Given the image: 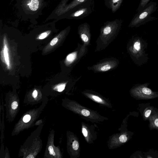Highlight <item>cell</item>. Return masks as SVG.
<instances>
[{
  "label": "cell",
  "mask_w": 158,
  "mask_h": 158,
  "mask_svg": "<svg viewBox=\"0 0 158 158\" xmlns=\"http://www.w3.org/2000/svg\"><path fill=\"white\" fill-rule=\"evenodd\" d=\"M94 1L85 2L69 11L68 18L79 20L87 16L94 10Z\"/></svg>",
  "instance_id": "6da1fadb"
},
{
  "label": "cell",
  "mask_w": 158,
  "mask_h": 158,
  "mask_svg": "<svg viewBox=\"0 0 158 158\" xmlns=\"http://www.w3.org/2000/svg\"><path fill=\"white\" fill-rule=\"evenodd\" d=\"M122 22V20L117 19L104 23L101 29V36L107 37L116 34L120 29Z\"/></svg>",
  "instance_id": "7a4b0ae2"
},
{
  "label": "cell",
  "mask_w": 158,
  "mask_h": 158,
  "mask_svg": "<svg viewBox=\"0 0 158 158\" xmlns=\"http://www.w3.org/2000/svg\"><path fill=\"white\" fill-rule=\"evenodd\" d=\"M154 5L152 4L144 10L132 20L130 25H135L141 22L147 18L152 12L154 8Z\"/></svg>",
  "instance_id": "3957f363"
},
{
  "label": "cell",
  "mask_w": 158,
  "mask_h": 158,
  "mask_svg": "<svg viewBox=\"0 0 158 158\" xmlns=\"http://www.w3.org/2000/svg\"><path fill=\"white\" fill-rule=\"evenodd\" d=\"M78 32L82 40L87 43L89 40L90 33V27L87 23L81 24L78 28Z\"/></svg>",
  "instance_id": "277c9868"
},
{
  "label": "cell",
  "mask_w": 158,
  "mask_h": 158,
  "mask_svg": "<svg viewBox=\"0 0 158 158\" xmlns=\"http://www.w3.org/2000/svg\"><path fill=\"white\" fill-rule=\"evenodd\" d=\"M123 0H104L105 6L115 13L120 7Z\"/></svg>",
  "instance_id": "5b68a950"
},
{
  "label": "cell",
  "mask_w": 158,
  "mask_h": 158,
  "mask_svg": "<svg viewBox=\"0 0 158 158\" xmlns=\"http://www.w3.org/2000/svg\"><path fill=\"white\" fill-rule=\"evenodd\" d=\"M114 65V63L112 61H107L98 64L96 66V69L98 71H106L113 67Z\"/></svg>",
  "instance_id": "8992f818"
},
{
  "label": "cell",
  "mask_w": 158,
  "mask_h": 158,
  "mask_svg": "<svg viewBox=\"0 0 158 158\" xmlns=\"http://www.w3.org/2000/svg\"><path fill=\"white\" fill-rule=\"evenodd\" d=\"M39 2L38 0H31L27 4L30 9L33 11L36 10L39 7Z\"/></svg>",
  "instance_id": "52a82bcc"
},
{
  "label": "cell",
  "mask_w": 158,
  "mask_h": 158,
  "mask_svg": "<svg viewBox=\"0 0 158 158\" xmlns=\"http://www.w3.org/2000/svg\"><path fill=\"white\" fill-rule=\"evenodd\" d=\"M76 56L75 52L72 53L69 55L66 58V59L69 62H72L75 59Z\"/></svg>",
  "instance_id": "ba28073f"
},
{
  "label": "cell",
  "mask_w": 158,
  "mask_h": 158,
  "mask_svg": "<svg viewBox=\"0 0 158 158\" xmlns=\"http://www.w3.org/2000/svg\"><path fill=\"white\" fill-rule=\"evenodd\" d=\"M4 55L5 57L6 62L7 64L9 66V60L8 55V54L7 49L6 45H5V47L4 49Z\"/></svg>",
  "instance_id": "9c48e42d"
},
{
  "label": "cell",
  "mask_w": 158,
  "mask_h": 158,
  "mask_svg": "<svg viewBox=\"0 0 158 158\" xmlns=\"http://www.w3.org/2000/svg\"><path fill=\"white\" fill-rule=\"evenodd\" d=\"M143 93L146 95H150L152 93L151 90L149 88L147 87H144L142 89Z\"/></svg>",
  "instance_id": "30bf717a"
},
{
  "label": "cell",
  "mask_w": 158,
  "mask_h": 158,
  "mask_svg": "<svg viewBox=\"0 0 158 158\" xmlns=\"http://www.w3.org/2000/svg\"><path fill=\"white\" fill-rule=\"evenodd\" d=\"M73 148L74 150H77L79 148V144L78 142L76 140L74 141L72 144Z\"/></svg>",
  "instance_id": "8fae6325"
},
{
  "label": "cell",
  "mask_w": 158,
  "mask_h": 158,
  "mask_svg": "<svg viewBox=\"0 0 158 158\" xmlns=\"http://www.w3.org/2000/svg\"><path fill=\"white\" fill-rule=\"evenodd\" d=\"M119 139L122 143H125L127 141V138L125 135H122L120 136Z\"/></svg>",
  "instance_id": "7c38bea8"
},
{
  "label": "cell",
  "mask_w": 158,
  "mask_h": 158,
  "mask_svg": "<svg viewBox=\"0 0 158 158\" xmlns=\"http://www.w3.org/2000/svg\"><path fill=\"white\" fill-rule=\"evenodd\" d=\"M134 47V48L137 50H140L141 48L140 43L139 42H136L135 43Z\"/></svg>",
  "instance_id": "4fadbf2b"
},
{
  "label": "cell",
  "mask_w": 158,
  "mask_h": 158,
  "mask_svg": "<svg viewBox=\"0 0 158 158\" xmlns=\"http://www.w3.org/2000/svg\"><path fill=\"white\" fill-rule=\"evenodd\" d=\"M81 113L84 116H88L90 115V113L89 110L86 109H83L81 111Z\"/></svg>",
  "instance_id": "5bb4252c"
},
{
  "label": "cell",
  "mask_w": 158,
  "mask_h": 158,
  "mask_svg": "<svg viewBox=\"0 0 158 158\" xmlns=\"http://www.w3.org/2000/svg\"><path fill=\"white\" fill-rule=\"evenodd\" d=\"M30 116L29 114H27L23 117V121L25 123H27L30 121Z\"/></svg>",
  "instance_id": "9a60e30c"
},
{
  "label": "cell",
  "mask_w": 158,
  "mask_h": 158,
  "mask_svg": "<svg viewBox=\"0 0 158 158\" xmlns=\"http://www.w3.org/2000/svg\"><path fill=\"white\" fill-rule=\"evenodd\" d=\"M65 86V84H62L58 86L57 87L58 91L59 92L62 91L64 89Z\"/></svg>",
  "instance_id": "2e32d148"
},
{
  "label": "cell",
  "mask_w": 158,
  "mask_h": 158,
  "mask_svg": "<svg viewBox=\"0 0 158 158\" xmlns=\"http://www.w3.org/2000/svg\"><path fill=\"white\" fill-rule=\"evenodd\" d=\"M18 106V103L16 101L13 102L11 105L12 108L13 110L16 109Z\"/></svg>",
  "instance_id": "e0dca14e"
},
{
  "label": "cell",
  "mask_w": 158,
  "mask_h": 158,
  "mask_svg": "<svg viewBox=\"0 0 158 158\" xmlns=\"http://www.w3.org/2000/svg\"><path fill=\"white\" fill-rule=\"evenodd\" d=\"M150 0H141L140 5L142 7H144L148 3Z\"/></svg>",
  "instance_id": "ac0fdd59"
},
{
  "label": "cell",
  "mask_w": 158,
  "mask_h": 158,
  "mask_svg": "<svg viewBox=\"0 0 158 158\" xmlns=\"http://www.w3.org/2000/svg\"><path fill=\"white\" fill-rule=\"evenodd\" d=\"M48 150L49 152V154L51 155H52L54 156L55 155V153L53 148L52 146H50L48 147Z\"/></svg>",
  "instance_id": "d6986e66"
},
{
  "label": "cell",
  "mask_w": 158,
  "mask_h": 158,
  "mask_svg": "<svg viewBox=\"0 0 158 158\" xmlns=\"http://www.w3.org/2000/svg\"><path fill=\"white\" fill-rule=\"evenodd\" d=\"M58 39L57 38H55L53 39L51 41L50 44L51 46H53L55 45L58 42Z\"/></svg>",
  "instance_id": "ffe728a7"
},
{
  "label": "cell",
  "mask_w": 158,
  "mask_h": 158,
  "mask_svg": "<svg viewBox=\"0 0 158 158\" xmlns=\"http://www.w3.org/2000/svg\"><path fill=\"white\" fill-rule=\"evenodd\" d=\"M47 35V33L46 32H44L42 33L40 35L39 38L40 39H44L45 37H46V36Z\"/></svg>",
  "instance_id": "44dd1931"
},
{
  "label": "cell",
  "mask_w": 158,
  "mask_h": 158,
  "mask_svg": "<svg viewBox=\"0 0 158 158\" xmlns=\"http://www.w3.org/2000/svg\"><path fill=\"white\" fill-rule=\"evenodd\" d=\"M92 97L94 100H96V101L99 102H102V100L98 97H97L96 96L93 95L92 96Z\"/></svg>",
  "instance_id": "7402d4cb"
},
{
  "label": "cell",
  "mask_w": 158,
  "mask_h": 158,
  "mask_svg": "<svg viewBox=\"0 0 158 158\" xmlns=\"http://www.w3.org/2000/svg\"><path fill=\"white\" fill-rule=\"evenodd\" d=\"M151 111L150 110H147L145 113L144 115L146 117H148L150 114Z\"/></svg>",
  "instance_id": "603a6c76"
},
{
  "label": "cell",
  "mask_w": 158,
  "mask_h": 158,
  "mask_svg": "<svg viewBox=\"0 0 158 158\" xmlns=\"http://www.w3.org/2000/svg\"><path fill=\"white\" fill-rule=\"evenodd\" d=\"M82 133L83 135L85 137H86L87 135V131L86 129L84 128L82 129Z\"/></svg>",
  "instance_id": "cb8c5ba5"
},
{
  "label": "cell",
  "mask_w": 158,
  "mask_h": 158,
  "mask_svg": "<svg viewBox=\"0 0 158 158\" xmlns=\"http://www.w3.org/2000/svg\"><path fill=\"white\" fill-rule=\"evenodd\" d=\"M37 95V91L36 90H35L32 94V96L34 98H36Z\"/></svg>",
  "instance_id": "d4e9b609"
},
{
  "label": "cell",
  "mask_w": 158,
  "mask_h": 158,
  "mask_svg": "<svg viewBox=\"0 0 158 158\" xmlns=\"http://www.w3.org/2000/svg\"><path fill=\"white\" fill-rule=\"evenodd\" d=\"M154 123L155 125L158 127V118H156L155 120Z\"/></svg>",
  "instance_id": "484cf974"
},
{
  "label": "cell",
  "mask_w": 158,
  "mask_h": 158,
  "mask_svg": "<svg viewBox=\"0 0 158 158\" xmlns=\"http://www.w3.org/2000/svg\"><path fill=\"white\" fill-rule=\"evenodd\" d=\"M27 158H33L34 156L31 155H29L27 156Z\"/></svg>",
  "instance_id": "4316f807"
}]
</instances>
